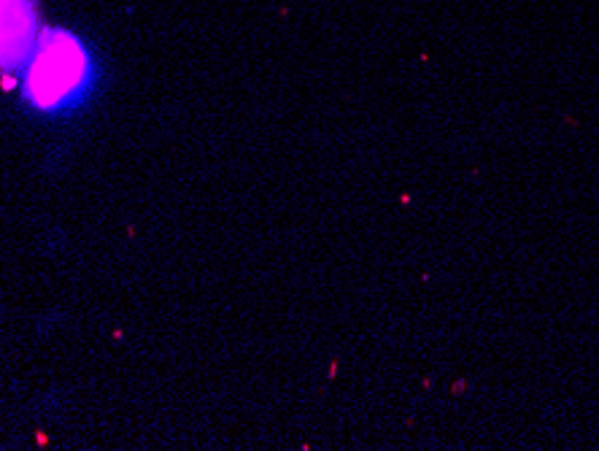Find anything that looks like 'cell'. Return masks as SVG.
Listing matches in <instances>:
<instances>
[{"label": "cell", "mask_w": 599, "mask_h": 451, "mask_svg": "<svg viewBox=\"0 0 599 451\" xmlns=\"http://www.w3.org/2000/svg\"><path fill=\"white\" fill-rule=\"evenodd\" d=\"M20 73L24 101L35 111L58 114L84 98L92 82V60L73 33L43 30Z\"/></svg>", "instance_id": "1"}, {"label": "cell", "mask_w": 599, "mask_h": 451, "mask_svg": "<svg viewBox=\"0 0 599 451\" xmlns=\"http://www.w3.org/2000/svg\"><path fill=\"white\" fill-rule=\"evenodd\" d=\"M39 35V0H0V79L22 71Z\"/></svg>", "instance_id": "2"}]
</instances>
